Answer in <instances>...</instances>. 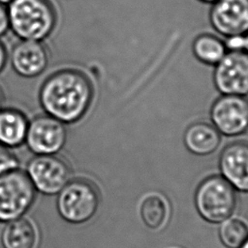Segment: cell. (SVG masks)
Wrapping results in <instances>:
<instances>
[{"mask_svg":"<svg viewBox=\"0 0 248 248\" xmlns=\"http://www.w3.org/2000/svg\"><path fill=\"white\" fill-rule=\"evenodd\" d=\"M39 98L46 114L64 124L74 123L88 110L93 88L89 78L80 71L63 69L44 81Z\"/></svg>","mask_w":248,"mask_h":248,"instance_id":"1","label":"cell"},{"mask_svg":"<svg viewBox=\"0 0 248 248\" xmlns=\"http://www.w3.org/2000/svg\"><path fill=\"white\" fill-rule=\"evenodd\" d=\"M7 12L10 28L21 40L42 42L56 24V12L49 0H13Z\"/></svg>","mask_w":248,"mask_h":248,"instance_id":"2","label":"cell"},{"mask_svg":"<svg viewBox=\"0 0 248 248\" xmlns=\"http://www.w3.org/2000/svg\"><path fill=\"white\" fill-rule=\"evenodd\" d=\"M236 202L234 188L219 175H211L202 180L195 193V206L199 214L213 224L231 218Z\"/></svg>","mask_w":248,"mask_h":248,"instance_id":"3","label":"cell"},{"mask_svg":"<svg viewBox=\"0 0 248 248\" xmlns=\"http://www.w3.org/2000/svg\"><path fill=\"white\" fill-rule=\"evenodd\" d=\"M100 195L96 186L83 178L70 180L58 193L56 205L60 216L69 223L82 224L98 210Z\"/></svg>","mask_w":248,"mask_h":248,"instance_id":"4","label":"cell"},{"mask_svg":"<svg viewBox=\"0 0 248 248\" xmlns=\"http://www.w3.org/2000/svg\"><path fill=\"white\" fill-rule=\"evenodd\" d=\"M35 195L25 171L16 169L0 175V222L20 218L32 205Z\"/></svg>","mask_w":248,"mask_h":248,"instance_id":"5","label":"cell"},{"mask_svg":"<svg viewBox=\"0 0 248 248\" xmlns=\"http://www.w3.org/2000/svg\"><path fill=\"white\" fill-rule=\"evenodd\" d=\"M26 174L35 190L45 195H55L71 180L68 163L56 154L36 155L27 164Z\"/></svg>","mask_w":248,"mask_h":248,"instance_id":"6","label":"cell"},{"mask_svg":"<svg viewBox=\"0 0 248 248\" xmlns=\"http://www.w3.org/2000/svg\"><path fill=\"white\" fill-rule=\"evenodd\" d=\"M66 140L65 124L48 114L38 115L28 123L25 143L36 155L57 154Z\"/></svg>","mask_w":248,"mask_h":248,"instance_id":"7","label":"cell"},{"mask_svg":"<svg viewBox=\"0 0 248 248\" xmlns=\"http://www.w3.org/2000/svg\"><path fill=\"white\" fill-rule=\"evenodd\" d=\"M215 87L223 95H248V53L230 50L215 65Z\"/></svg>","mask_w":248,"mask_h":248,"instance_id":"8","label":"cell"},{"mask_svg":"<svg viewBox=\"0 0 248 248\" xmlns=\"http://www.w3.org/2000/svg\"><path fill=\"white\" fill-rule=\"evenodd\" d=\"M212 125L227 137H235L248 130V100L245 96L222 95L210 110Z\"/></svg>","mask_w":248,"mask_h":248,"instance_id":"9","label":"cell"},{"mask_svg":"<svg viewBox=\"0 0 248 248\" xmlns=\"http://www.w3.org/2000/svg\"><path fill=\"white\" fill-rule=\"evenodd\" d=\"M209 18L214 29L227 38L244 35L248 32V0H216Z\"/></svg>","mask_w":248,"mask_h":248,"instance_id":"10","label":"cell"},{"mask_svg":"<svg viewBox=\"0 0 248 248\" xmlns=\"http://www.w3.org/2000/svg\"><path fill=\"white\" fill-rule=\"evenodd\" d=\"M221 176L236 191L248 192V142L228 144L219 158Z\"/></svg>","mask_w":248,"mask_h":248,"instance_id":"11","label":"cell"},{"mask_svg":"<svg viewBox=\"0 0 248 248\" xmlns=\"http://www.w3.org/2000/svg\"><path fill=\"white\" fill-rule=\"evenodd\" d=\"M11 64L15 72L24 78L41 75L48 63V52L40 41L21 40L12 49Z\"/></svg>","mask_w":248,"mask_h":248,"instance_id":"12","label":"cell"},{"mask_svg":"<svg viewBox=\"0 0 248 248\" xmlns=\"http://www.w3.org/2000/svg\"><path fill=\"white\" fill-rule=\"evenodd\" d=\"M221 134L211 124L196 122L190 125L184 133L186 148L196 155L213 153L220 145Z\"/></svg>","mask_w":248,"mask_h":248,"instance_id":"13","label":"cell"},{"mask_svg":"<svg viewBox=\"0 0 248 248\" xmlns=\"http://www.w3.org/2000/svg\"><path fill=\"white\" fill-rule=\"evenodd\" d=\"M29 120L25 114L13 108L0 110V144L8 147H18L25 142Z\"/></svg>","mask_w":248,"mask_h":248,"instance_id":"14","label":"cell"},{"mask_svg":"<svg viewBox=\"0 0 248 248\" xmlns=\"http://www.w3.org/2000/svg\"><path fill=\"white\" fill-rule=\"evenodd\" d=\"M36 240L35 227L26 218L10 221L1 233V242L4 248H34Z\"/></svg>","mask_w":248,"mask_h":248,"instance_id":"15","label":"cell"},{"mask_svg":"<svg viewBox=\"0 0 248 248\" xmlns=\"http://www.w3.org/2000/svg\"><path fill=\"white\" fill-rule=\"evenodd\" d=\"M193 52L202 63L215 66L227 53V47L217 36L202 34L194 40Z\"/></svg>","mask_w":248,"mask_h":248,"instance_id":"16","label":"cell"},{"mask_svg":"<svg viewBox=\"0 0 248 248\" xmlns=\"http://www.w3.org/2000/svg\"><path fill=\"white\" fill-rule=\"evenodd\" d=\"M140 217L144 225L152 230L161 228L169 213V206L166 200L159 194L147 195L140 204Z\"/></svg>","mask_w":248,"mask_h":248,"instance_id":"17","label":"cell"},{"mask_svg":"<svg viewBox=\"0 0 248 248\" xmlns=\"http://www.w3.org/2000/svg\"><path fill=\"white\" fill-rule=\"evenodd\" d=\"M219 238L227 248H240L248 239V226L238 218H229L219 228Z\"/></svg>","mask_w":248,"mask_h":248,"instance_id":"18","label":"cell"},{"mask_svg":"<svg viewBox=\"0 0 248 248\" xmlns=\"http://www.w3.org/2000/svg\"><path fill=\"white\" fill-rule=\"evenodd\" d=\"M19 167V162L16 156L8 148L0 144V175L16 170Z\"/></svg>","mask_w":248,"mask_h":248,"instance_id":"19","label":"cell"},{"mask_svg":"<svg viewBox=\"0 0 248 248\" xmlns=\"http://www.w3.org/2000/svg\"><path fill=\"white\" fill-rule=\"evenodd\" d=\"M9 28L7 6L0 3V37H2L9 30Z\"/></svg>","mask_w":248,"mask_h":248,"instance_id":"20","label":"cell"},{"mask_svg":"<svg viewBox=\"0 0 248 248\" xmlns=\"http://www.w3.org/2000/svg\"><path fill=\"white\" fill-rule=\"evenodd\" d=\"M7 59H8L7 49H6L5 46H4V44L0 41V73L5 68L6 63H7Z\"/></svg>","mask_w":248,"mask_h":248,"instance_id":"21","label":"cell"},{"mask_svg":"<svg viewBox=\"0 0 248 248\" xmlns=\"http://www.w3.org/2000/svg\"><path fill=\"white\" fill-rule=\"evenodd\" d=\"M243 51L248 53V32L243 35Z\"/></svg>","mask_w":248,"mask_h":248,"instance_id":"22","label":"cell"},{"mask_svg":"<svg viewBox=\"0 0 248 248\" xmlns=\"http://www.w3.org/2000/svg\"><path fill=\"white\" fill-rule=\"evenodd\" d=\"M3 103H4V97H3V93L0 89V110L3 108Z\"/></svg>","mask_w":248,"mask_h":248,"instance_id":"23","label":"cell"},{"mask_svg":"<svg viewBox=\"0 0 248 248\" xmlns=\"http://www.w3.org/2000/svg\"><path fill=\"white\" fill-rule=\"evenodd\" d=\"M11 1H13V0H0V3L3 4V5H5V6H7Z\"/></svg>","mask_w":248,"mask_h":248,"instance_id":"24","label":"cell"},{"mask_svg":"<svg viewBox=\"0 0 248 248\" xmlns=\"http://www.w3.org/2000/svg\"><path fill=\"white\" fill-rule=\"evenodd\" d=\"M200 1H202L205 3H214L216 0H200Z\"/></svg>","mask_w":248,"mask_h":248,"instance_id":"25","label":"cell"},{"mask_svg":"<svg viewBox=\"0 0 248 248\" xmlns=\"http://www.w3.org/2000/svg\"><path fill=\"white\" fill-rule=\"evenodd\" d=\"M240 248H248V239L245 241V243Z\"/></svg>","mask_w":248,"mask_h":248,"instance_id":"26","label":"cell"}]
</instances>
